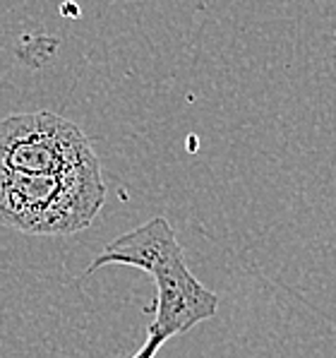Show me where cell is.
Wrapping results in <instances>:
<instances>
[{"label": "cell", "instance_id": "obj_1", "mask_svg": "<svg viewBox=\"0 0 336 358\" xmlns=\"http://www.w3.org/2000/svg\"><path fill=\"white\" fill-rule=\"evenodd\" d=\"M106 264L137 267L154 279L156 301L147 334L168 341L170 337L190 332L195 324L217 317L219 296L190 272L183 248L166 217H152L130 234L111 241L92 260L87 274Z\"/></svg>", "mask_w": 336, "mask_h": 358}, {"label": "cell", "instance_id": "obj_2", "mask_svg": "<svg viewBox=\"0 0 336 358\" xmlns=\"http://www.w3.org/2000/svg\"><path fill=\"white\" fill-rule=\"evenodd\" d=\"M103 202L101 164L58 176L0 171V224L22 234H77L92 227Z\"/></svg>", "mask_w": 336, "mask_h": 358}, {"label": "cell", "instance_id": "obj_3", "mask_svg": "<svg viewBox=\"0 0 336 358\" xmlns=\"http://www.w3.org/2000/svg\"><path fill=\"white\" fill-rule=\"evenodd\" d=\"M94 164L101 162L89 137L63 115L38 111L0 120V171L58 176Z\"/></svg>", "mask_w": 336, "mask_h": 358}, {"label": "cell", "instance_id": "obj_4", "mask_svg": "<svg viewBox=\"0 0 336 358\" xmlns=\"http://www.w3.org/2000/svg\"><path fill=\"white\" fill-rule=\"evenodd\" d=\"M163 344H166V341H161L159 337H154V334H147V341L142 344V349L137 351V354L132 356V358H154V356H156V351L161 349Z\"/></svg>", "mask_w": 336, "mask_h": 358}]
</instances>
